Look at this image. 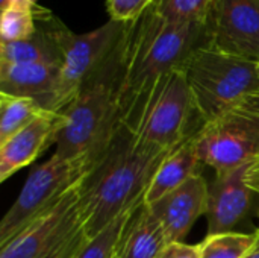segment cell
Wrapping results in <instances>:
<instances>
[{
	"mask_svg": "<svg viewBox=\"0 0 259 258\" xmlns=\"http://www.w3.org/2000/svg\"><path fill=\"white\" fill-rule=\"evenodd\" d=\"M158 258H199L197 246L185 245L182 242L168 243Z\"/></svg>",
	"mask_w": 259,
	"mask_h": 258,
	"instance_id": "cell-24",
	"label": "cell"
},
{
	"mask_svg": "<svg viewBox=\"0 0 259 258\" xmlns=\"http://www.w3.org/2000/svg\"><path fill=\"white\" fill-rule=\"evenodd\" d=\"M17 0H0V6H2V11H6V9H9L14 3H15Z\"/></svg>",
	"mask_w": 259,
	"mask_h": 258,
	"instance_id": "cell-28",
	"label": "cell"
},
{
	"mask_svg": "<svg viewBox=\"0 0 259 258\" xmlns=\"http://www.w3.org/2000/svg\"><path fill=\"white\" fill-rule=\"evenodd\" d=\"M217 3L219 0H155L152 8L168 23L205 24Z\"/></svg>",
	"mask_w": 259,
	"mask_h": 258,
	"instance_id": "cell-18",
	"label": "cell"
},
{
	"mask_svg": "<svg viewBox=\"0 0 259 258\" xmlns=\"http://www.w3.org/2000/svg\"><path fill=\"white\" fill-rule=\"evenodd\" d=\"M168 154L167 149L140 140L121 125L82 182V214L90 239L144 201L156 170Z\"/></svg>",
	"mask_w": 259,
	"mask_h": 258,
	"instance_id": "cell-1",
	"label": "cell"
},
{
	"mask_svg": "<svg viewBox=\"0 0 259 258\" xmlns=\"http://www.w3.org/2000/svg\"><path fill=\"white\" fill-rule=\"evenodd\" d=\"M127 23L109 20L103 26L76 35L58 18H53V32L62 53L59 85L53 113H64L77 96L83 82L99 68L121 38Z\"/></svg>",
	"mask_w": 259,
	"mask_h": 258,
	"instance_id": "cell-7",
	"label": "cell"
},
{
	"mask_svg": "<svg viewBox=\"0 0 259 258\" xmlns=\"http://www.w3.org/2000/svg\"><path fill=\"white\" fill-rule=\"evenodd\" d=\"M18 3H24V5H29V6H35L36 0H17Z\"/></svg>",
	"mask_w": 259,
	"mask_h": 258,
	"instance_id": "cell-29",
	"label": "cell"
},
{
	"mask_svg": "<svg viewBox=\"0 0 259 258\" xmlns=\"http://www.w3.org/2000/svg\"><path fill=\"white\" fill-rule=\"evenodd\" d=\"M208 193L206 179L197 173L159 201L147 205L161 224L168 243L182 242L196 220L206 214Z\"/></svg>",
	"mask_w": 259,
	"mask_h": 258,
	"instance_id": "cell-12",
	"label": "cell"
},
{
	"mask_svg": "<svg viewBox=\"0 0 259 258\" xmlns=\"http://www.w3.org/2000/svg\"><path fill=\"white\" fill-rule=\"evenodd\" d=\"M258 231H259V228H258Z\"/></svg>",
	"mask_w": 259,
	"mask_h": 258,
	"instance_id": "cell-31",
	"label": "cell"
},
{
	"mask_svg": "<svg viewBox=\"0 0 259 258\" xmlns=\"http://www.w3.org/2000/svg\"><path fill=\"white\" fill-rule=\"evenodd\" d=\"M196 113L203 123L240 108L259 93L258 62L220 53L196 50L184 65Z\"/></svg>",
	"mask_w": 259,
	"mask_h": 258,
	"instance_id": "cell-4",
	"label": "cell"
},
{
	"mask_svg": "<svg viewBox=\"0 0 259 258\" xmlns=\"http://www.w3.org/2000/svg\"><path fill=\"white\" fill-rule=\"evenodd\" d=\"M240 108H247V109H252V111H256L259 113V93L250 96Z\"/></svg>",
	"mask_w": 259,
	"mask_h": 258,
	"instance_id": "cell-26",
	"label": "cell"
},
{
	"mask_svg": "<svg viewBox=\"0 0 259 258\" xmlns=\"http://www.w3.org/2000/svg\"><path fill=\"white\" fill-rule=\"evenodd\" d=\"M155 0H108L106 11L111 20L118 23H132L138 20Z\"/></svg>",
	"mask_w": 259,
	"mask_h": 258,
	"instance_id": "cell-23",
	"label": "cell"
},
{
	"mask_svg": "<svg viewBox=\"0 0 259 258\" xmlns=\"http://www.w3.org/2000/svg\"><path fill=\"white\" fill-rule=\"evenodd\" d=\"M200 163L215 172L237 169L259 160V113L237 108L203 123L194 134Z\"/></svg>",
	"mask_w": 259,
	"mask_h": 258,
	"instance_id": "cell-9",
	"label": "cell"
},
{
	"mask_svg": "<svg viewBox=\"0 0 259 258\" xmlns=\"http://www.w3.org/2000/svg\"><path fill=\"white\" fill-rule=\"evenodd\" d=\"M127 43L129 23L115 47L62 113L64 122L55 140L58 157H88L97 163L121 128L120 90L126 70Z\"/></svg>",
	"mask_w": 259,
	"mask_h": 258,
	"instance_id": "cell-3",
	"label": "cell"
},
{
	"mask_svg": "<svg viewBox=\"0 0 259 258\" xmlns=\"http://www.w3.org/2000/svg\"><path fill=\"white\" fill-rule=\"evenodd\" d=\"M194 111L193 96L184 68L159 78L141 102L132 119L123 125L140 140L171 151L187 137V126Z\"/></svg>",
	"mask_w": 259,
	"mask_h": 258,
	"instance_id": "cell-5",
	"label": "cell"
},
{
	"mask_svg": "<svg viewBox=\"0 0 259 258\" xmlns=\"http://www.w3.org/2000/svg\"><path fill=\"white\" fill-rule=\"evenodd\" d=\"M141 204V202H140ZM138 204V205H140ZM137 205V207H138ZM131 208L126 213H123L120 217H117L111 225H108L105 230H102L97 236L88 240V243L83 246L80 254L76 258H115L117 257V249L120 243V237L123 234V230L132 216L134 210Z\"/></svg>",
	"mask_w": 259,
	"mask_h": 258,
	"instance_id": "cell-22",
	"label": "cell"
},
{
	"mask_svg": "<svg viewBox=\"0 0 259 258\" xmlns=\"http://www.w3.org/2000/svg\"><path fill=\"white\" fill-rule=\"evenodd\" d=\"M209 46V23H168L158 17L152 6L138 20L129 23L126 70L120 90L121 125L132 119L159 78L184 68L196 50Z\"/></svg>",
	"mask_w": 259,
	"mask_h": 258,
	"instance_id": "cell-2",
	"label": "cell"
},
{
	"mask_svg": "<svg viewBox=\"0 0 259 258\" xmlns=\"http://www.w3.org/2000/svg\"><path fill=\"white\" fill-rule=\"evenodd\" d=\"M41 111L32 99L0 93V143L30 123Z\"/></svg>",
	"mask_w": 259,
	"mask_h": 258,
	"instance_id": "cell-19",
	"label": "cell"
},
{
	"mask_svg": "<svg viewBox=\"0 0 259 258\" xmlns=\"http://www.w3.org/2000/svg\"><path fill=\"white\" fill-rule=\"evenodd\" d=\"M252 163L217 172L208 193V236L231 233L247 214L253 190L247 184Z\"/></svg>",
	"mask_w": 259,
	"mask_h": 258,
	"instance_id": "cell-11",
	"label": "cell"
},
{
	"mask_svg": "<svg viewBox=\"0 0 259 258\" xmlns=\"http://www.w3.org/2000/svg\"><path fill=\"white\" fill-rule=\"evenodd\" d=\"M167 245L161 224L143 201L123 230L115 258H158Z\"/></svg>",
	"mask_w": 259,
	"mask_h": 258,
	"instance_id": "cell-15",
	"label": "cell"
},
{
	"mask_svg": "<svg viewBox=\"0 0 259 258\" xmlns=\"http://www.w3.org/2000/svg\"><path fill=\"white\" fill-rule=\"evenodd\" d=\"M247 184L253 190V193L259 195V160L253 161L247 172Z\"/></svg>",
	"mask_w": 259,
	"mask_h": 258,
	"instance_id": "cell-25",
	"label": "cell"
},
{
	"mask_svg": "<svg viewBox=\"0 0 259 258\" xmlns=\"http://www.w3.org/2000/svg\"><path fill=\"white\" fill-rule=\"evenodd\" d=\"M88 157L62 158L53 154L27 176L15 202L0 222V246L15 237L27 224L55 205L94 167Z\"/></svg>",
	"mask_w": 259,
	"mask_h": 258,
	"instance_id": "cell-6",
	"label": "cell"
},
{
	"mask_svg": "<svg viewBox=\"0 0 259 258\" xmlns=\"http://www.w3.org/2000/svg\"><path fill=\"white\" fill-rule=\"evenodd\" d=\"M208 23L209 49L259 62V0H219Z\"/></svg>",
	"mask_w": 259,
	"mask_h": 258,
	"instance_id": "cell-10",
	"label": "cell"
},
{
	"mask_svg": "<svg viewBox=\"0 0 259 258\" xmlns=\"http://www.w3.org/2000/svg\"><path fill=\"white\" fill-rule=\"evenodd\" d=\"M258 234L243 233H223L206 236L197 245L199 258H244L255 246Z\"/></svg>",
	"mask_w": 259,
	"mask_h": 258,
	"instance_id": "cell-20",
	"label": "cell"
},
{
	"mask_svg": "<svg viewBox=\"0 0 259 258\" xmlns=\"http://www.w3.org/2000/svg\"><path fill=\"white\" fill-rule=\"evenodd\" d=\"M258 73H259V62H258Z\"/></svg>",
	"mask_w": 259,
	"mask_h": 258,
	"instance_id": "cell-30",
	"label": "cell"
},
{
	"mask_svg": "<svg viewBox=\"0 0 259 258\" xmlns=\"http://www.w3.org/2000/svg\"><path fill=\"white\" fill-rule=\"evenodd\" d=\"M64 122L62 113L42 109L30 123L0 143V182L29 166L52 143Z\"/></svg>",
	"mask_w": 259,
	"mask_h": 258,
	"instance_id": "cell-13",
	"label": "cell"
},
{
	"mask_svg": "<svg viewBox=\"0 0 259 258\" xmlns=\"http://www.w3.org/2000/svg\"><path fill=\"white\" fill-rule=\"evenodd\" d=\"M199 164L200 160L196 151V140L193 134L173 151H170V154L164 158L144 195V204L152 205L167 193L181 187L191 176L199 173Z\"/></svg>",
	"mask_w": 259,
	"mask_h": 258,
	"instance_id": "cell-16",
	"label": "cell"
},
{
	"mask_svg": "<svg viewBox=\"0 0 259 258\" xmlns=\"http://www.w3.org/2000/svg\"><path fill=\"white\" fill-rule=\"evenodd\" d=\"M0 64H62L53 32V20H42L36 32L21 41L0 43Z\"/></svg>",
	"mask_w": 259,
	"mask_h": 258,
	"instance_id": "cell-17",
	"label": "cell"
},
{
	"mask_svg": "<svg viewBox=\"0 0 259 258\" xmlns=\"http://www.w3.org/2000/svg\"><path fill=\"white\" fill-rule=\"evenodd\" d=\"M256 234H258V240H256V243H255V246H253V249L246 255L244 258H259V231H256Z\"/></svg>",
	"mask_w": 259,
	"mask_h": 258,
	"instance_id": "cell-27",
	"label": "cell"
},
{
	"mask_svg": "<svg viewBox=\"0 0 259 258\" xmlns=\"http://www.w3.org/2000/svg\"><path fill=\"white\" fill-rule=\"evenodd\" d=\"M59 76L58 64H0V93L32 99L53 111Z\"/></svg>",
	"mask_w": 259,
	"mask_h": 258,
	"instance_id": "cell-14",
	"label": "cell"
},
{
	"mask_svg": "<svg viewBox=\"0 0 259 258\" xmlns=\"http://www.w3.org/2000/svg\"><path fill=\"white\" fill-rule=\"evenodd\" d=\"M33 8L15 2L9 9L2 11L0 43H12L30 38L36 32Z\"/></svg>",
	"mask_w": 259,
	"mask_h": 258,
	"instance_id": "cell-21",
	"label": "cell"
},
{
	"mask_svg": "<svg viewBox=\"0 0 259 258\" xmlns=\"http://www.w3.org/2000/svg\"><path fill=\"white\" fill-rule=\"evenodd\" d=\"M83 179L70 189L55 205L27 224L15 237L0 246V258L59 257L85 228L80 202Z\"/></svg>",
	"mask_w": 259,
	"mask_h": 258,
	"instance_id": "cell-8",
	"label": "cell"
}]
</instances>
